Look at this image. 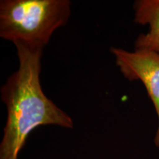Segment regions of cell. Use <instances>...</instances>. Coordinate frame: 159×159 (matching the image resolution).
<instances>
[{"label":"cell","mask_w":159,"mask_h":159,"mask_svg":"<svg viewBox=\"0 0 159 159\" xmlns=\"http://www.w3.org/2000/svg\"><path fill=\"white\" fill-rule=\"evenodd\" d=\"M69 0H2L0 37L44 48L55 31L68 22Z\"/></svg>","instance_id":"cell-2"},{"label":"cell","mask_w":159,"mask_h":159,"mask_svg":"<svg viewBox=\"0 0 159 159\" xmlns=\"http://www.w3.org/2000/svg\"><path fill=\"white\" fill-rule=\"evenodd\" d=\"M19 68L1 88L7 121L0 159H18L28 136L41 125L73 128L72 119L46 96L40 81L43 48L16 42Z\"/></svg>","instance_id":"cell-1"},{"label":"cell","mask_w":159,"mask_h":159,"mask_svg":"<svg viewBox=\"0 0 159 159\" xmlns=\"http://www.w3.org/2000/svg\"><path fill=\"white\" fill-rule=\"evenodd\" d=\"M116 64L128 80H140L152 100L158 119L155 144L159 147V54L144 49L134 52L111 47Z\"/></svg>","instance_id":"cell-3"},{"label":"cell","mask_w":159,"mask_h":159,"mask_svg":"<svg viewBox=\"0 0 159 159\" xmlns=\"http://www.w3.org/2000/svg\"><path fill=\"white\" fill-rule=\"evenodd\" d=\"M134 7L135 22L149 25L148 33L137 38L135 47L159 54V0H138L134 3Z\"/></svg>","instance_id":"cell-4"}]
</instances>
